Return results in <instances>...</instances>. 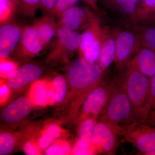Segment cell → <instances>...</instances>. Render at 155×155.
<instances>
[{"instance_id": "obj_37", "label": "cell", "mask_w": 155, "mask_h": 155, "mask_svg": "<svg viewBox=\"0 0 155 155\" xmlns=\"http://www.w3.org/2000/svg\"><path fill=\"white\" fill-rule=\"evenodd\" d=\"M155 26V14L150 17L146 22Z\"/></svg>"}, {"instance_id": "obj_32", "label": "cell", "mask_w": 155, "mask_h": 155, "mask_svg": "<svg viewBox=\"0 0 155 155\" xmlns=\"http://www.w3.org/2000/svg\"><path fill=\"white\" fill-rule=\"evenodd\" d=\"M23 150L26 155H41L40 149L32 142L28 141L25 143L23 147Z\"/></svg>"}, {"instance_id": "obj_19", "label": "cell", "mask_w": 155, "mask_h": 155, "mask_svg": "<svg viewBox=\"0 0 155 155\" xmlns=\"http://www.w3.org/2000/svg\"><path fill=\"white\" fill-rule=\"evenodd\" d=\"M33 26L44 46L49 43L57 31L54 19L49 16H45L37 20Z\"/></svg>"}, {"instance_id": "obj_13", "label": "cell", "mask_w": 155, "mask_h": 155, "mask_svg": "<svg viewBox=\"0 0 155 155\" xmlns=\"http://www.w3.org/2000/svg\"><path fill=\"white\" fill-rule=\"evenodd\" d=\"M21 30L19 27L12 24H5L0 28V57L8 56L19 44Z\"/></svg>"}, {"instance_id": "obj_5", "label": "cell", "mask_w": 155, "mask_h": 155, "mask_svg": "<svg viewBox=\"0 0 155 155\" xmlns=\"http://www.w3.org/2000/svg\"><path fill=\"white\" fill-rule=\"evenodd\" d=\"M123 140L130 143L143 155L155 150V127L144 122H134L119 125Z\"/></svg>"}, {"instance_id": "obj_26", "label": "cell", "mask_w": 155, "mask_h": 155, "mask_svg": "<svg viewBox=\"0 0 155 155\" xmlns=\"http://www.w3.org/2000/svg\"><path fill=\"white\" fill-rule=\"evenodd\" d=\"M81 40V34L73 31L66 43L63 55L71 54L79 49Z\"/></svg>"}, {"instance_id": "obj_9", "label": "cell", "mask_w": 155, "mask_h": 155, "mask_svg": "<svg viewBox=\"0 0 155 155\" xmlns=\"http://www.w3.org/2000/svg\"><path fill=\"white\" fill-rule=\"evenodd\" d=\"M44 47L33 25L26 26L21 30V38L17 49L19 55L33 58L38 55Z\"/></svg>"}, {"instance_id": "obj_11", "label": "cell", "mask_w": 155, "mask_h": 155, "mask_svg": "<svg viewBox=\"0 0 155 155\" xmlns=\"http://www.w3.org/2000/svg\"><path fill=\"white\" fill-rule=\"evenodd\" d=\"M42 74L40 67L33 64H26L17 69L8 78V85L11 89L19 90L38 80Z\"/></svg>"}, {"instance_id": "obj_36", "label": "cell", "mask_w": 155, "mask_h": 155, "mask_svg": "<svg viewBox=\"0 0 155 155\" xmlns=\"http://www.w3.org/2000/svg\"><path fill=\"white\" fill-rule=\"evenodd\" d=\"M95 11L98 10V0H84Z\"/></svg>"}, {"instance_id": "obj_33", "label": "cell", "mask_w": 155, "mask_h": 155, "mask_svg": "<svg viewBox=\"0 0 155 155\" xmlns=\"http://www.w3.org/2000/svg\"><path fill=\"white\" fill-rule=\"evenodd\" d=\"M10 87L5 84H1L0 88V98L1 105L3 104L8 98L10 95Z\"/></svg>"}, {"instance_id": "obj_15", "label": "cell", "mask_w": 155, "mask_h": 155, "mask_svg": "<svg viewBox=\"0 0 155 155\" xmlns=\"http://www.w3.org/2000/svg\"><path fill=\"white\" fill-rule=\"evenodd\" d=\"M32 104L28 98L19 97L3 110L1 114L2 118L8 123L19 122L29 114L32 108Z\"/></svg>"}, {"instance_id": "obj_16", "label": "cell", "mask_w": 155, "mask_h": 155, "mask_svg": "<svg viewBox=\"0 0 155 155\" xmlns=\"http://www.w3.org/2000/svg\"><path fill=\"white\" fill-rule=\"evenodd\" d=\"M139 2V0H104L108 9L120 18V22L134 21Z\"/></svg>"}, {"instance_id": "obj_22", "label": "cell", "mask_w": 155, "mask_h": 155, "mask_svg": "<svg viewBox=\"0 0 155 155\" xmlns=\"http://www.w3.org/2000/svg\"><path fill=\"white\" fill-rule=\"evenodd\" d=\"M155 14V0H141L134 21L146 22Z\"/></svg>"}, {"instance_id": "obj_18", "label": "cell", "mask_w": 155, "mask_h": 155, "mask_svg": "<svg viewBox=\"0 0 155 155\" xmlns=\"http://www.w3.org/2000/svg\"><path fill=\"white\" fill-rule=\"evenodd\" d=\"M129 64L150 78L155 73V51L141 46Z\"/></svg>"}, {"instance_id": "obj_3", "label": "cell", "mask_w": 155, "mask_h": 155, "mask_svg": "<svg viewBox=\"0 0 155 155\" xmlns=\"http://www.w3.org/2000/svg\"><path fill=\"white\" fill-rule=\"evenodd\" d=\"M122 74L126 93L133 107L137 122H144V112L150 93V78L128 64Z\"/></svg>"}, {"instance_id": "obj_6", "label": "cell", "mask_w": 155, "mask_h": 155, "mask_svg": "<svg viewBox=\"0 0 155 155\" xmlns=\"http://www.w3.org/2000/svg\"><path fill=\"white\" fill-rule=\"evenodd\" d=\"M115 79L103 81L88 94L84 101L76 116L80 124L88 118L97 119L105 107L113 91Z\"/></svg>"}, {"instance_id": "obj_27", "label": "cell", "mask_w": 155, "mask_h": 155, "mask_svg": "<svg viewBox=\"0 0 155 155\" xmlns=\"http://www.w3.org/2000/svg\"><path fill=\"white\" fill-rule=\"evenodd\" d=\"M71 152L70 147L65 142H58L49 147L46 150V155H62L69 154Z\"/></svg>"}, {"instance_id": "obj_1", "label": "cell", "mask_w": 155, "mask_h": 155, "mask_svg": "<svg viewBox=\"0 0 155 155\" xmlns=\"http://www.w3.org/2000/svg\"><path fill=\"white\" fill-rule=\"evenodd\" d=\"M105 72L98 62L79 57L70 65L67 77L72 91L73 112L78 111L89 94L104 80Z\"/></svg>"}, {"instance_id": "obj_23", "label": "cell", "mask_w": 155, "mask_h": 155, "mask_svg": "<svg viewBox=\"0 0 155 155\" xmlns=\"http://www.w3.org/2000/svg\"><path fill=\"white\" fill-rule=\"evenodd\" d=\"M18 6L17 0H0V22L6 24L14 14Z\"/></svg>"}, {"instance_id": "obj_7", "label": "cell", "mask_w": 155, "mask_h": 155, "mask_svg": "<svg viewBox=\"0 0 155 155\" xmlns=\"http://www.w3.org/2000/svg\"><path fill=\"white\" fill-rule=\"evenodd\" d=\"M89 23L81 34L80 57L91 62H97L101 51V24L94 13L87 9Z\"/></svg>"}, {"instance_id": "obj_4", "label": "cell", "mask_w": 155, "mask_h": 155, "mask_svg": "<svg viewBox=\"0 0 155 155\" xmlns=\"http://www.w3.org/2000/svg\"><path fill=\"white\" fill-rule=\"evenodd\" d=\"M112 29L116 44L114 63L117 69L122 70L141 47V40L136 33L128 28L119 25Z\"/></svg>"}, {"instance_id": "obj_35", "label": "cell", "mask_w": 155, "mask_h": 155, "mask_svg": "<svg viewBox=\"0 0 155 155\" xmlns=\"http://www.w3.org/2000/svg\"><path fill=\"white\" fill-rule=\"evenodd\" d=\"M144 122L150 126L155 127V108L150 112Z\"/></svg>"}, {"instance_id": "obj_28", "label": "cell", "mask_w": 155, "mask_h": 155, "mask_svg": "<svg viewBox=\"0 0 155 155\" xmlns=\"http://www.w3.org/2000/svg\"><path fill=\"white\" fill-rule=\"evenodd\" d=\"M17 69V65L13 61L7 59V58H1L0 73L1 77L8 78Z\"/></svg>"}, {"instance_id": "obj_17", "label": "cell", "mask_w": 155, "mask_h": 155, "mask_svg": "<svg viewBox=\"0 0 155 155\" xmlns=\"http://www.w3.org/2000/svg\"><path fill=\"white\" fill-rule=\"evenodd\" d=\"M120 26L132 30L139 36L142 46L155 51V26L144 22L126 21Z\"/></svg>"}, {"instance_id": "obj_25", "label": "cell", "mask_w": 155, "mask_h": 155, "mask_svg": "<svg viewBox=\"0 0 155 155\" xmlns=\"http://www.w3.org/2000/svg\"><path fill=\"white\" fill-rule=\"evenodd\" d=\"M15 140L13 136L8 132H2L0 134V155H6L14 150Z\"/></svg>"}, {"instance_id": "obj_30", "label": "cell", "mask_w": 155, "mask_h": 155, "mask_svg": "<svg viewBox=\"0 0 155 155\" xmlns=\"http://www.w3.org/2000/svg\"><path fill=\"white\" fill-rule=\"evenodd\" d=\"M78 0H59L56 3L51 12L60 17L65 10L74 6Z\"/></svg>"}, {"instance_id": "obj_21", "label": "cell", "mask_w": 155, "mask_h": 155, "mask_svg": "<svg viewBox=\"0 0 155 155\" xmlns=\"http://www.w3.org/2000/svg\"><path fill=\"white\" fill-rule=\"evenodd\" d=\"M61 127L56 124L48 126L38 140V146L41 150H45L49 146L54 140L61 134Z\"/></svg>"}, {"instance_id": "obj_29", "label": "cell", "mask_w": 155, "mask_h": 155, "mask_svg": "<svg viewBox=\"0 0 155 155\" xmlns=\"http://www.w3.org/2000/svg\"><path fill=\"white\" fill-rule=\"evenodd\" d=\"M149 96L144 112L145 121L155 106V73L150 78ZM144 121V122H145Z\"/></svg>"}, {"instance_id": "obj_10", "label": "cell", "mask_w": 155, "mask_h": 155, "mask_svg": "<svg viewBox=\"0 0 155 155\" xmlns=\"http://www.w3.org/2000/svg\"><path fill=\"white\" fill-rule=\"evenodd\" d=\"M115 49V39L112 28L109 25H101V51L97 62L105 72L114 62Z\"/></svg>"}, {"instance_id": "obj_12", "label": "cell", "mask_w": 155, "mask_h": 155, "mask_svg": "<svg viewBox=\"0 0 155 155\" xmlns=\"http://www.w3.org/2000/svg\"><path fill=\"white\" fill-rule=\"evenodd\" d=\"M58 25L66 26L73 31L85 28L89 23L87 9L73 6L65 10L60 16Z\"/></svg>"}, {"instance_id": "obj_38", "label": "cell", "mask_w": 155, "mask_h": 155, "mask_svg": "<svg viewBox=\"0 0 155 155\" xmlns=\"http://www.w3.org/2000/svg\"><path fill=\"white\" fill-rule=\"evenodd\" d=\"M147 155H155V150L148 153Z\"/></svg>"}, {"instance_id": "obj_39", "label": "cell", "mask_w": 155, "mask_h": 155, "mask_svg": "<svg viewBox=\"0 0 155 155\" xmlns=\"http://www.w3.org/2000/svg\"><path fill=\"white\" fill-rule=\"evenodd\" d=\"M155 108V107H154V108Z\"/></svg>"}, {"instance_id": "obj_31", "label": "cell", "mask_w": 155, "mask_h": 155, "mask_svg": "<svg viewBox=\"0 0 155 155\" xmlns=\"http://www.w3.org/2000/svg\"><path fill=\"white\" fill-rule=\"evenodd\" d=\"M18 6L25 11H33L41 5V0H17Z\"/></svg>"}, {"instance_id": "obj_24", "label": "cell", "mask_w": 155, "mask_h": 155, "mask_svg": "<svg viewBox=\"0 0 155 155\" xmlns=\"http://www.w3.org/2000/svg\"><path fill=\"white\" fill-rule=\"evenodd\" d=\"M51 82L55 94L56 102L61 103L64 101L67 92V81L63 76L58 75Z\"/></svg>"}, {"instance_id": "obj_20", "label": "cell", "mask_w": 155, "mask_h": 155, "mask_svg": "<svg viewBox=\"0 0 155 155\" xmlns=\"http://www.w3.org/2000/svg\"><path fill=\"white\" fill-rule=\"evenodd\" d=\"M73 31L66 26L58 25L56 31L57 39L54 48L49 55L50 59H57L63 55L66 43Z\"/></svg>"}, {"instance_id": "obj_8", "label": "cell", "mask_w": 155, "mask_h": 155, "mask_svg": "<svg viewBox=\"0 0 155 155\" xmlns=\"http://www.w3.org/2000/svg\"><path fill=\"white\" fill-rule=\"evenodd\" d=\"M118 125L102 121L97 122L92 137V143L96 151L107 155L116 154L119 146Z\"/></svg>"}, {"instance_id": "obj_34", "label": "cell", "mask_w": 155, "mask_h": 155, "mask_svg": "<svg viewBox=\"0 0 155 155\" xmlns=\"http://www.w3.org/2000/svg\"><path fill=\"white\" fill-rule=\"evenodd\" d=\"M59 0H41V5L47 11L51 12L56 3Z\"/></svg>"}, {"instance_id": "obj_2", "label": "cell", "mask_w": 155, "mask_h": 155, "mask_svg": "<svg viewBox=\"0 0 155 155\" xmlns=\"http://www.w3.org/2000/svg\"><path fill=\"white\" fill-rule=\"evenodd\" d=\"M113 91L100 114L99 121L112 125L137 122L132 105L125 91L122 75L114 78Z\"/></svg>"}, {"instance_id": "obj_14", "label": "cell", "mask_w": 155, "mask_h": 155, "mask_svg": "<svg viewBox=\"0 0 155 155\" xmlns=\"http://www.w3.org/2000/svg\"><path fill=\"white\" fill-rule=\"evenodd\" d=\"M31 103L37 106H44L56 102V97L51 82L36 80L34 82L29 92Z\"/></svg>"}]
</instances>
